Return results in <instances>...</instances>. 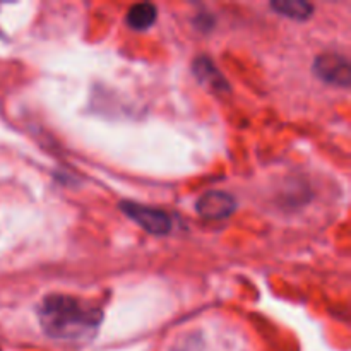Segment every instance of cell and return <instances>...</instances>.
Returning a JSON list of instances; mask_svg holds the SVG:
<instances>
[{"mask_svg": "<svg viewBox=\"0 0 351 351\" xmlns=\"http://www.w3.org/2000/svg\"><path fill=\"white\" fill-rule=\"evenodd\" d=\"M119 206L123 215L129 216L134 223H137L141 228L146 230L151 235H167V233H170V216L161 211V209L137 204V202L132 201H122Z\"/></svg>", "mask_w": 351, "mask_h": 351, "instance_id": "cell-2", "label": "cell"}, {"mask_svg": "<svg viewBox=\"0 0 351 351\" xmlns=\"http://www.w3.org/2000/svg\"><path fill=\"white\" fill-rule=\"evenodd\" d=\"M271 7L278 14L293 21H305L314 12V5L304 0H276V2H271Z\"/></svg>", "mask_w": 351, "mask_h": 351, "instance_id": "cell-7", "label": "cell"}, {"mask_svg": "<svg viewBox=\"0 0 351 351\" xmlns=\"http://www.w3.org/2000/svg\"><path fill=\"white\" fill-rule=\"evenodd\" d=\"M195 209L202 218L219 221V219L230 218L235 213L237 201L228 192L209 191L199 197Z\"/></svg>", "mask_w": 351, "mask_h": 351, "instance_id": "cell-4", "label": "cell"}, {"mask_svg": "<svg viewBox=\"0 0 351 351\" xmlns=\"http://www.w3.org/2000/svg\"><path fill=\"white\" fill-rule=\"evenodd\" d=\"M194 72L199 81L209 84L215 91H228V84H226L225 77L209 58L199 57L194 64Z\"/></svg>", "mask_w": 351, "mask_h": 351, "instance_id": "cell-5", "label": "cell"}, {"mask_svg": "<svg viewBox=\"0 0 351 351\" xmlns=\"http://www.w3.org/2000/svg\"><path fill=\"white\" fill-rule=\"evenodd\" d=\"M45 335L60 341H88L103 321L101 308L71 295H47L38 307Z\"/></svg>", "mask_w": 351, "mask_h": 351, "instance_id": "cell-1", "label": "cell"}, {"mask_svg": "<svg viewBox=\"0 0 351 351\" xmlns=\"http://www.w3.org/2000/svg\"><path fill=\"white\" fill-rule=\"evenodd\" d=\"M314 71L324 82L339 88H348L351 67L348 58L339 53H322L315 58Z\"/></svg>", "mask_w": 351, "mask_h": 351, "instance_id": "cell-3", "label": "cell"}, {"mask_svg": "<svg viewBox=\"0 0 351 351\" xmlns=\"http://www.w3.org/2000/svg\"><path fill=\"white\" fill-rule=\"evenodd\" d=\"M158 10L153 3H136L127 12V24L136 31H144L156 23Z\"/></svg>", "mask_w": 351, "mask_h": 351, "instance_id": "cell-6", "label": "cell"}]
</instances>
